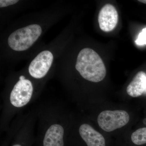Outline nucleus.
<instances>
[{
  "label": "nucleus",
  "mask_w": 146,
  "mask_h": 146,
  "mask_svg": "<svg viewBox=\"0 0 146 146\" xmlns=\"http://www.w3.org/2000/svg\"><path fill=\"white\" fill-rule=\"evenodd\" d=\"M18 0H1L0 1V7H6L8 6L13 5L18 3Z\"/></svg>",
  "instance_id": "12"
},
{
  "label": "nucleus",
  "mask_w": 146,
  "mask_h": 146,
  "mask_svg": "<svg viewBox=\"0 0 146 146\" xmlns=\"http://www.w3.org/2000/svg\"><path fill=\"white\" fill-rule=\"evenodd\" d=\"M131 140L135 145L146 144V127L138 129L131 134Z\"/></svg>",
  "instance_id": "10"
},
{
  "label": "nucleus",
  "mask_w": 146,
  "mask_h": 146,
  "mask_svg": "<svg viewBox=\"0 0 146 146\" xmlns=\"http://www.w3.org/2000/svg\"><path fill=\"white\" fill-rule=\"evenodd\" d=\"M42 33L39 25H30L12 33L8 37V45L14 50H26L36 42Z\"/></svg>",
  "instance_id": "2"
},
{
  "label": "nucleus",
  "mask_w": 146,
  "mask_h": 146,
  "mask_svg": "<svg viewBox=\"0 0 146 146\" xmlns=\"http://www.w3.org/2000/svg\"><path fill=\"white\" fill-rule=\"evenodd\" d=\"M129 120V114L123 110H105L100 113L98 118L99 125L106 132L124 126Z\"/></svg>",
  "instance_id": "3"
},
{
  "label": "nucleus",
  "mask_w": 146,
  "mask_h": 146,
  "mask_svg": "<svg viewBox=\"0 0 146 146\" xmlns=\"http://www.w3.org/2000/svg\"><path fill=\"white\" fill-rule=\"evenodd\" d=\"M13 146H21V145H13Z\"/></svg>",
  "instance_id": "15"
},
{
  "label": "nucleus",
  "mask_w": 146,
  "mask_h": 146,
  "mask_svg": "<svg viewBox=\"0 0 146 146\" xmlns=\"http://www.w3.org/2000/svg\"><path fill=\"white\" fill-rule=\"evenodd\" d=\"M64 128L60 125L55 124L50 127L45 134L44 146H64Z\"/></svg>",
  "instance_id": "8"
},
{
  "label": "nucleus",
  "mask_w": 146,
  "mask_h": 146,
  "mask_svg": "<svg viewBox=\"0 0 146 146\" xmlns=\"http://www.w3.org/2000/svg\"><path fill=\"white\" fill-rule=\"evenodd\" d=\"M53 60V56L50 52L45 50L40 52L32 60L29 68L31 76L40 79L44 77L50 70Z\"/></svg>",
  "instance_id": "5"
},
{
  "label": "nucleus",
  "mask_w": 146,
  "mask_h": 146,
  "mask_svg": "<svg viewBox=\"0 0 146 146\" xmlns=\"http://www.w3.org/2000/svg\"><path fill=\"white\" fill-rule=\"evenodd\" d=\"M118 20L117 11L112 5H105L100 11L98 21L100 28L103 31H112L117 26Z\"/></svg>",
  "instance_id": "6"
},
{
  "label": "nucleus",
  "mask_w": 146,
  "mask_h": 146,
  "mask_svg": "<svg viewBox=\"0 0 146 146\" xmlns=\"http://www.w3.org/2000/svg\"><path fill=\"white\" fill-rule=\"evenodd\" d=\"M138 1L140 2L146 4V0H139Z\"/></svg>",
  "instance_id": "14"
},
{
  "label": "nucleus",
  "mask_w": 146,
  "mask_h": 146,
  "mask_svg": "<svg viewBox=\"0 0 146 146\" xmlns=\"http://www.w3.org/2000/svg\"><path fill=\"white\" fill-rule=\"evenodd\" d=\"M25 79V77L23 76H21L19 78V80H23Z\"/></svg>",
  "instance_id": "13"
},
{
  "label": "nucleus",
  "mask_w": 146,
  "mask_h": 146,
  "mask_svg": "<svg viewBox=\"0 0 146 146\" xmlns=\"http://www.w3.org/2000/svg\"><path fill=\"white\" fill-rule=\"evenodd\" d=\"M75 68L84 78L92 82H100L106 76V68L101 58L90 48H84L79 53Z\"/></svg>",
  "instance_id": "1"
},
{
  "label": "nucleus",
  "mask_w": 146,
  "mask_h": 146,
  "mask_svg": "<svg viewBox=\"0 0 146 146\" xmlns=\"http://www.w3.org/2000/svg\"><path fill=\"white\" fill-rule=\"evenodd\" d=\"M80 135L87 146H106V141L102 135L88 124L80 126Z\"/></svg>",
  "instance_id": "7"
},
{
  "label": "nucleus",
  "mask_w": 146,
  "mask_h": 146,
  "mask_svg": "<svg viewBox=\"0 0 146 146\" xmlns=\"http://www.w3.org/2000/svg\"><path fill=\"white\" fill-rule=\"evenodd\" d=\"M33 93V86L31 82L26 79L19 80L11 93V103L17 108L25 106L31 99Z\"/></svg>",
  "instance_id": "4"
},
{
  "label": "nucleus",
  "mask_w": 146,
  "mask_h": 146,
  "mask_svg": "<svg viewBox=\"0 0 146 146\" xmlns=\"http://www.w3.org/2000/svg\"><path fill=\"white\" fill-rule=\"evenodd\" d=\"M127 94L133 98H137L146 93V74L138 72L127 88Z\"/></svg>",
  "instance_id": "9"
},
{
  "label": "nucleus",
  "mask_w": 146,
  "mask_h": 146,
  "mask_svg": "<svg viewBox=\"0 0 146 146\" xmlns=\"http://www.w3.org/2000/svg\"><path fill=\"white\" fill-rule=\"evenodd\" d=\"M136 43L139 45L146 44V28L143 29L142 32L139 34Z\"/></svg>",
  "instance_id": "11"
}]
</instances>
